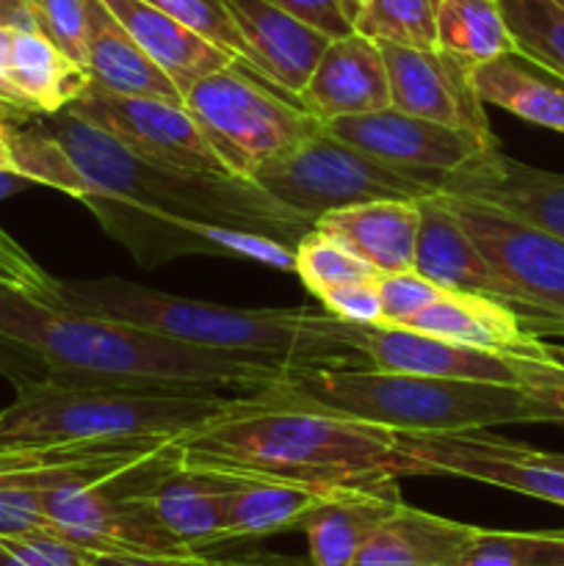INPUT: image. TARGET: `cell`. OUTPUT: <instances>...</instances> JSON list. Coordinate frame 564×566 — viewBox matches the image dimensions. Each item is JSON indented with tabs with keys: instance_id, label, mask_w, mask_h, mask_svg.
<instances>
[{
	"instance_id": "obj_15",
	"label": "cell",
	"mask_w": 564,
	"mask_h": 566,
	"mask_svg": "<svg viewBox=\"0 0 564 566\" xmlns=\"http://www.w3.org/2000/svg\"><path fill=\"white\" fill-rule=\"evenodd\" d=\"M224 6L243 39V61L299 99L330 36L269 0H224Z\"/></svg>"
},
{
	"instance_id": "obj_47",
	"label": "cell",
	"mask_w": 564,
	"mask_h": 566,
	"mask_svg": "<svg viewBox=\"0 0 564 566\" xmlns=\"http://www.w3.org/2000/svg\"><path fill=\"white\" fill-rule=\"evenodd\" d=\"M0 25L14 31H36L31 0H0Z\"/></svg>"
},
{
	"instance_id": "obj_49",
	"label": "cell",
	"mask_w": 564,
	"mask_h": 566,
	"mask_svg": "<svg viewBox=\"0 0 564 566\" xmlns=\"http://www.w3.org/2000/svg\"><path fill=\"white\" fill-rule=\"evenodd\" d=\"M28 186H33V182L28 180V177L17 175V171H3V169H0V202H3V199H9V197H14V193L25 191Z\"/></svg>"
},
{
	"instance_id": "obj_2",
	"label": "cell",
	"mask_w": 564,
	"mask_h": 566,
	"mask_svg": "<svg viewBox=\"0 0 564 566\" xmlns=\"http://www.w3.org/2000/svg\"><path fill=\"white\" fill-rule=\"evenodd\" d=\"M180 459L186 468L274 481L315 495L398 492V479L409 475L396 429L288 407L271 401L265 390L180 437Z\"/></svg>"
},
{
	"instance_id": "obj_3",
	"label": "cell",
	"mask_w": 564,
	"mask_h": 566,
	"mask_svg": "<svg viewBox=\"0 0 564 566\" xmlns=\"http://www.w3.org/2000/svg\"><path fill=\"white\" fill-rule=\"evenodd\" d=\"M50 304L142 326L191 346L269 359L288 370L370 368L363 324H348L324 307H224L169 296L119 276L59 280Z\"/></svg>"
},
{
	"instance_id": "obj_7",
	"label": "cell",
	"mask_w": 564,
	"mask_h": 566,
	"mask_svg": "<svg viewBox=\"0 0 564 566\" xmlns=\"http://www.w3.org/2000/svg\"><path fill=\"white\" fill-rule=\"evenodd\" d=\"M199 130L216 149L232 177L254 180L260 169L307 142L324 127L296 97L236 59L224 70L202 77L182 94Z\"/></svg>"
},
{
	"instance_id": "obj_10",
	"label": "cell",
	"mask_w": 564,
	"mask_h": 566,
	"mask_svg": "<svg viewBox=\"0 0 564 566\" xmlns=\"http://www.w3.org/2000/svg\"><path fill=\"white\" fill-rule=\"evenodd\" d=\"M490 269L509 293L531 335L564 337V241L503 210L442 193Z\"/></svg>"
},
{
	"instance_id": "obj_30",
	"label": "cell",
	"mask_w": 564,
	"mask_h": 566,
	"mask_svg": "<svg viewBox=\"0 0 564 566\" xmlns=\"http://www.w3.org/2000/svg\"><path fill=\"white\" fill-rule=\"evenodd\" d=\"M437 48L468 64L492 61L518 50L498 0H440Z\"/></svg>"
},
{
	"instance_id": "obj_29",
	"label": "cell",
	"mask_w": 564,
	"mask_h": 566,
	"mask_svg": "<svg viewBox=\"0 0 564 566\" xmlns=\"http://www.w3.org/2000/svg\"><path fill=\"white\" fill-rule=\"evenodd\" d=\"M324 495L299 490V486L274 484V481L241 479L227 501L224 542L263 539L299 528L304 514Z\"/></svg>"
},
{
	"instance_id": "obj_4",
	"label": "cell",
	"mask_w": 564,
	"mask_h": 566,
	"mask_svg": "<svg viewBox=\"0 0 564 566\" xmlns=\"http://www.w3.org/2000/svg\"><path fill=\"white\" fill-rule=\"evenodd\" d=\"M36 119L64 153L66 166L59 191L77 202L108 197L127 208L153 213L155 219L254 230L288 247H296L299 238L313 227L307 216L282 205L254 180L186 175L155 166L70 111Z\"/></svg>"
},
{
	"instance_id": "obj_25",
	"label": "cell",
	"mask_w": 564,
	"mask_h": 566,
	"mask_svg": "<svg viewBox=\"0 0 564 566\" xmlns=\"http://www.w3.org/2000/svg\"><path fill=\"white\" fill-rule=\"evenodd\" d=\"M86 6V70L92 83L116 94L160 97L182 103L175 83L142 53L130 33L119 25L103 0H83Z\"/></svg>"
},
{
	"instance_id": "obj_37",
	"label": "cell",
	"mask_w": 564,
	"mask_h": 566,
	"mask_svg": "<svg viewBox=\"0 0 564 566\" xmlns=\"http://www.w3.org/2000/svg\"><path fill=\"white\" fill-rule=\"evenodd\" d=\"M144 3L186 22L188 28H194L205 39L230 50L236 59L243 61V39L232 22L230 11H227L224 0H144Z\"/></svg>"
},
{
	"instance_id": "obj_54",
	"label": "cell",
	"mask_w": 564,
	"mask_h": 566,
	"mask_svg": "<svg viewBox=\"0 0 564 566\" xmlns=\"http://www.w3.org/2000/svg\"><path fill=\"white\" fill-rule=\"evenodd\" d=\"M547 457H551L553 464H558V468H564V453H551V451H547Z\"/></svg>"
},
{
	"instance_id": "obj_23",
	"label": "cell",
	"mask_w": 564,
	"mask_h": 566,
	"mask_svg": "<svg viewBox=\"0 0 564 566\" xmlns=\"http://www.w3.org/2000/svg\"><path fill=\"white\" fill-rule=\"evenodd\" d=\"M476 528L398 503L352 566H462Z\"/></svg>"
},
{
	"instance_id": "obj_27",
	"label": "cell",
	"mask_w": 564,
	"mask_h": 566,
	"mask_svg": "<svg viewBox=\"0 0 564 566\" xmlns=\"http://www.w3.org/2000/svg\"><path fill=\"white\" fill-rule=\"evenodd\" d=\"M407 329L462 346L484 348L495 354L523 352L536 335L525 329L518 310L479 293H442L437 302L420 310Z\"/></svg>"
},
{
	"instance_id": "obj_12",
	"label": "cell",
	"mask_w": 564,
	"mask_h": 566,
	"mask_svg": "<svg viewBox=\"0 0 564 566\" xmlns=\"http://www.w3.org/2000/svg\"><path fill=\"white\" fill-rule=\"evenodd\" d=\"M398 446L407 457L409 475H457L564 509V468L553 464L547 451L503 440L487 429L448 434L398 431Z\"/></svg>"
},
{
	"instance_id": "obj_43",
	"label": "cell",
	"mask_w": 564,
	"mask_h": 566,
	"mask_svg": "<svg viewBox=\"0 0 564 566\" xmlns=\"http://www.w3.org/2000/svg\"><path fill=\"white\" fill-rule=\"evenodd\" d=\"M321 307L330 310L348 324H382V298L376 287V276L354 280L346 285L330 287L318 296Z\"/></svg>"
},
{
	"instance_id": "obj_51",
	"label": "cell",
	"mask_w": 564,
	"mask_h": 566,
	"mask_svg": "<svg viewBox=\"0 0 564 566\" xmlns=\"http://www.w3.org/2000/svg\"><path fill=\"white\" fill-rule=\"evenodd\" d=\"M0 119L6 122H22V119H31V116L25 114V111L14 108L11 103H6V99H0Z\"/></svg>"
},
{
	"instance_id": "obj_45",
	"label": "cell",
	"mask_w": 564,
	"mask_h": 566,
	"mask_svg": "<svg viewBox=\"0 0 564 566\" xmlns=\"http://www.w3.org/2000/svg\"><path fill=\"white\" fill-rule=\"evenodd\" d=\"M0 376L14 387H25L33 381L50 379V370L36 352L0 332Z\"/></svg>"
},
{
	"instance_id": "obj_33",
	"label": "cell",
	"mask_w": 564,
	"mask_h": 566,
	"mask_svg": "<svg viewBox=\"0 0 564 566\" xmlns=\"http://www.w3.org/2000/svg\"><path fill=\"white\" fill-rule=\"evenodd\" d=\"M462 566H564V531L476 528Z\"/></svg>"
},
{
	"instance_id": "obj_21",
	"label": "cell",
	"mask_w": 564,
	"mask_h": 566,
	"mask_svg": "<svg viewBox=\"0 0 564 566\" xmlns=\"http://www.w3.org/2000/svg\"><path fill=\"white\" fill-rule=\"evenodd\" d=\"M418 224V199H374L330 210L313 227L337 238L376 274H396L415 269Z\"/></svg>"
},
{
	"instance_id": "obj_16",
	"label": "cell",
	"mask_w": 564,
	"mask_h": 566,
	"mask_svg": "<svg viewBox=\"0 0 564 566\" xmlns=\"http://www.w3.org/2000/svg\"><path fill=\"white\" fill-rule=\"evenodd\" d=\"M440 191L490 205L564 241V175L520 164L501 147L451 171Z\"/></svg>"
},
{
	"instance_id": "obj_13",
	"label": "cell",
	"mask_w": 564,
	"mask_h": 566,
	"mask_svg": "<svg viewBox=\"0 0 564 566\" xmlns=\"http://www.w3.org/2000/svg\"><path fill=\"white\" fill-rule=\"evenodd\" d=\"M326 130L341 142L363 149L365 155L398 169L437 177L442 186L451 171L464 169L490 149L501 147L495 133L462 130V127L437 125L398 108L368 111V114L337 116L326 122Z\"/></svg>"
},
{
	"instance_id": "obj_6",
	"label": "cell",
	"mask_w": 564,
	"mask_h": 566,
	"mask_svg": "<svg viewBox=\"0 0 564 566\" xmlns=\"http://www.w3.org/2000/svg\"><path fill=\"white\" fill-rule=\"evenodd\" d=\"M238 401L243 398L33 381L17 387L14 403L0 409V468L36 453L70 451L100 440H180L230 412Z\"/></svg>"
},
{
	"instance_id": "obj_36",
	"label": "cell",
	"mask_w": 564,
	"mask_h": 566,
	"mask_svg": "<svg viewBox=\"0 0 564 566\" xmlns=\"http://www.w3.org/2000/svg\"><path fill=\"white\" fill-rule=\"evenodd\" d=\"M188 230L208 247L210 254H219V258L252 260V263L269 265V269L276 271L296 269L293 247L271 235H263V232L238 230V227L224 224H199V221H188Z\"/></svg>"
},
{
	"instance_id": "obj_39",
	"label": "cell",
	"mask_w": 564,
	"mask_h": 566,
	"mask_svg": "<svg viewBox=\"0 0 564 566\" xmlns=\"http://www.w3.org/2000/svg\"><path fill=\"white\" fill-rule=\"evenodd\" d=\"M376 287H379L382 298V324L387 326H407L420 310H426L446 293L442 287L424 280L415 269L376 274Z\"/></svg>"
},
{
	"instance_id": "obj_42",
	"label": "cell",
	"mask_w": 564,
	"mask_h": 566,
	"mask_svg": "<svg viewBox=\"0 0 564 566\" xmlns=\"http://www.w3.org/2000/svg\"><path fill=\"white\" fill-rule=\"evenodd\" d=\"M0 282L39 298V302H50L59 280H53L44 269H39L36 260L0 227Z\"/></svg>"
},
{
	"instance_id": "obj_46",
	"label": "cell",
	"mask_w": 564,
	"mask_h": 566,
	"mask_svg": "<svg viewBox=\"0 0 564 566\" xmlns=\"http://www.w3.org/2000/svg\"><path fill=\"white\" fill-rule=\"evenodd\" d=\"M92 566H213L202 553H97Z\"/></svg>"
},
{
	"instance_id": "obj_5",
	"label": "cell",
	"mask_w": 564,
	"mask_h": 566,
	"mask_svg": "<svg viewBox=\"0 0 564 566\" xmlns=\"http://www.w3.org/2000/svg\"><path fill=\"white\" fill-rule=\"evenodd\" d=\"M269 398L288 407L335 412L412 434L481 431L506 423H551L523 387L435 379L396 370H291Z\"/></svg>"
},
{
	"instance_id": "obj_20",
	"label": "cell",
	"mask_w": 564,
	"mask_h": 566,
	"mask_svg": "<svg viewBox=\"0 0 564 566\" xmlns=\"http://www.w3.org/2000/svg\"><path fill=\"white\" fill-rule=\"evenodd\" d=\"M103 3L180 94L236 61L230 50L219 48L186 22L175 20L144 0H103Z\"/></svg>"
},
{
	"instance_id": "obj_17",
	"label": "cell",
	"mask_w": 564,
	"mask_h": 566,
	"mask_svg": "<svg viewBox=\"0 0 564 566\" xmlns=\"http://www.w3.org/2000/svg\"><path fill=\"white\" fill-rule=\"evenodd\" d=\"M363 346L376 370L518 387V374L503 354L442 340L407 326L363 324Z\"/></svg>"
},
{
	"instance_id": "obj_14",
	"label": "cell",
	"mask_w": 564,
	"mask_h": 566,
	"mask_svg": "<svg viewBox=\"0 0 564 566\" xmlns=\"http://www.w3.org/2000/svg\"><path fill=\"white\" fill-rule=\"evenodd\" d=\"M382 50L390 83V105L404 114L462 127V130L490 136V119L484 103L470 83L468 61L446 50H418L407 44L376 42Z\"/></svg>"
},
{
	"instance_id": "obj_40",
	"label": "cell",
	"mask_w": 564,
	"mask_h": 566,
	"mask_svg": "<svg viewBox=\"0 0 564 566\" xmlns=\"http://www.w3.org/2000/svg\"><path fill=\"white\" fill-rule=\"evenodd\" d=\"M50 531L42 509V492L17 473H0V539Z\"/></svg>"
},
{
	"instance_id": "obj_26",
	"label": "cell",
	"mask_w": 564,
	"mask_h": 566,
	"mask_svg": "<svg viewBox=\"0 0 564 566\" xmlns=\"http://www.w3.org/2000/svg\"><path fill=\"white\" fill-rule=\"evenodd\" d=\"M401 503L398 492L346 490L324 495L299 528L307 534L313 566H352L368 536Z\"/></svg>"
},
{
	"instance_id": "obj_31",
	"label": "cell",
	"mask_w": 564,
	"mask_h": 566,
	"mask_svg": "<svg viewBox=\"0 0 564 566\" xmlns=\"http://www.w3.org/2000/svg\"><path fill=\"white\" fill-rule=\"evenodd\" d=\"M523 55L564 81V9L556 0H498Z\"/></svg>"
},
{
	"instance_id": "obj_1",
	"label": "cell",
	"mask_w": 564,
	"mask_h": 566,
	"mask_svg": "<svg viewBox=\"0 0 564 566\" xmlns=\"http://www.w3.org/2000/svg\"><path fill=\"white\" fill-rule=\"evenodd\" d=\"M0 332L42 357L64 385L258 396L291 370L241 354L191 346L153 329L39 302L0 282Z\"/></svg>"
},
{
	"instance_id": "obj_18",
	"label": "cell",
	"mask_w": 564,
	"mask_h": 566,
	"mask_svg": "<svg viewBox=\"0 0 564 566\" xmlns=\"http://www.w3.org/2000/svg\"><path fill=\"white\" fill-rule=\"evenodd\" d=\"M299 103L324 125L337 116L390 108V83L379 44L357 31L330 39Z\"/></svg>"
},
{
	"instance_id": "obj_38",
	"label": "cell",
	"mask_w": 564,
	"mask_h": 566,
	"mask_svg": "<svg viewBox=\"0 0 564 566\" xmlns=\"http://www.w3.org/2000/svg\"><path fill=\"white\" fill-rule=\"evenodd\" d=\"M36 31L75 64L86 66V6L83 0H31Z\"/></svg>"
},
{
	"instance_id": "obj_11",
	"label": "cell",
	"mask_w": 564,
	"mask_h": 566,
	"mask_svg": "<svg viewBox=\"0 0 564 566\" xmlns=\"http://www.w3.org/2000/svg\"><path fill=\"white\" fill-rule=\"evenodd\" d=\"M64 111L92 122L138 158L186 175L232 177L182 103L116 94L88 83Z\"/></svg>"
},
{
	"instance_id": "obj_44",
	"label": "cell",
	"mask_w": 564,
	"mask_h": 566,
	"mask_svg": "<svg viewBox=\"0 0 564 566\" xmlns=\"http://www.w3.org/2000/svg\"><path fill=\"white\" fill-rule=\"evenodd\" d=\"M269 3L291 11L293 17L304 20L307 25L318 28L330 39L348 36L354 31V22L348 17L343 0H269Z\"/></svg>"
},
{
	"instance_id": "obj_22",
	"label": "cell",
	"mask_w": 564,
	"mask_h": 566,
	"mask_svg": "<svg viewBox=\"0 0 564 566\" xmlns=\"http://www.w3.org/2000/svg\"><path fill=\"white\" fill-rule=\"evenodd\" d=\"M241 479L216 470L186 468L180 459L175 470L153 490V509L164 528L194 553L224 545L227 501Z\"/></svg>"
},
{
	"instance_id": "obj_41",
	"label": "cell",
	"mask_w": 564,
	"mask_h": 566,
	"mask_svg": "<svg viewBox=\"0 0 564 566\" xmlns=\"http://www.w3.org/2000/svg\"><path fill=\"white\" fill-rule=\"evenodd\" d=\"M6 545L28 566H92L97 553L64 539L55 531H33L22 536H6Z\"/></svg>"
},
{
	"instance_id": "obj_50",
	"label": "cell",
	"mask_w": 564,
	"mask_h": 566,
	"mask_svg": "<svg viewBox=\"0 0 564 566\" xmlns=\"http://www.w3.org/2000/svg\"><path fill=\"white\" fill-rule=\"evenodd\" d=\"M11 130H14V122L0 119V169L14 171V158H11Z\"/></svg>"
},
{
	"instance_id": "obj_32",
	"label": "cell",
	"mask_w": 564,
	"mask_h": 566,
	"mask_svg": "<svg viewBox=\"0 0 564 566\" xmlns=\"http://www.w3.org/2000/svg\"><path fill=\"white\" fill-rule=\"evenodd\" d=\"M437 6L440 0H365L354 31L374 42L437 50Z\"/></svg>"
},
{
	"instance_id": "obj_35",
	"label": "cell",
	"mask_w": 564,
	"mask_h": 566,
	"mask_svg": "<svg viewBox=\"0 0 564 566\" xmlns=\"http://www.w3.org/2000/svg\"><path fill=\"white\" fill-rule=\"evenodd\" d=\"M518 374V387L547 409L551 423L564 426V346L534 337L523 352L503 354Z\"/></svg>"
},
{
	"instance_id": "obj_48",
	"label": "cell",
	"mask_w": 564,
	"mask_h": 566,
	"mask_svg": "<svg viewBox=\"0 0 564 566\" xmlns=\"http://www.w3.org/2000/svg\"><path fill=\"white\" fill-rule=\"evenodd\" d=\"M11 39H14V28H6L0 25V99H6V103H11L14 108H20V105L14 103V97H11V86H9V59H11ZM22 111V108H20ZM28 114V111H25ZM31 116V114H28Z\"/></svg>"
},
{
	"instance_id": "obj_55",
	"label": "cell",
	"mask_w": 564,
	"mask_h": 566,
	"mask_svg": "<svg viewBox=\"0 0 564 566\" xmlns=\"http://www.w3.org/2000/svg\"><path fill=\"white\" fill-rule=\"evenodd\" d=\"M556 3H558V6H562V9H564V0H556Z\"/></svg>"
},
{
	"instance_id": "obj_24",
	"label": "cell",
	"mask_w": 564,
	"mask_h": 566,
	"mask_svg": "<svg viewBox=\"0 0 564 566\" xmlns=\"http://www.w3.org/2000/svg\"><path fill=\"white\" fill-rule=\"evenodd\" d=\"M470 83L484 105L564 136V81L520 50L473 64Z\"/></svg>"
},
{
	"instance_id": "obj_53",
	"label": "cell",
	"mask_w": 564,
	"mask_h": 566,
	"mask_svg": "<svg viewBox=\"0 0 564 566\" xmlns=\"http://www.w3.org/2000/svg\"><path fill=\"white\" fill-rule=\"evenodd\" d=\"M363 3H365V0H343V6H346V11H348V17H352V22H354V17L359 14V9H363Z\"/></svg>"
},
{
	"instance_id": "obj_8",
	"label": "cell",
	"mask_w": 564,
	"mask_h": 566,
	"mask_svg": "<svg viewBox=\"0 0 564 566\" xmlns=\"http://www.w3.org/2000/svg\"><path fill=\"white\" fill-rule=\"evenodd\" d=\"M180 464V440L94 484L42 492L50 531L92 553H194L177 542L153 509V490Z\"/></svg>"
},
{
	"instance_id": "obj_19",
	"label": "cell",
	"mask_w": 564,
	"mask_h": 566,
	"mask_svg": "<svg viewBox=\"0 0 564 566\" xmlns=\"http://www.w3.org/2000/svg\"><path fill=\"white\" fill-rule=\"evenodd\" d=\"M415 271L448 293H479L509 304V293L440 191L418 199Z\"/></svg>"
},
{
	"instance_id": "obj_52",
	"label": "cell",
	"mask_w": 564,
	"mask_h": 566,
	"mask_svg": "<svg viewBox=\"0 0 564 566\" xmlns=\"http://www.w3.org/2000/svg\"><path fill=\"white\" fill-rule=\"evenodd\" d=\"M0 566H28V564L22 562V558L17 556V553L11 551L3 539H0Z\"/></svg>"
},
{
	"instance_id": "obj_34",
	"label": "cell",
	"mask_w": 564,
	"mask_h": 566,
	"mask_svg": "<svg viewBox=\"0 0 564 566\" xmlns=\"http://www.w3.org/2000/svg\"><path fill=\"white\" fill-rule=\"evenodd\" d=\"M293 258H296L293 274H299V280L315 298L330 287L376 276V271L365 260H359L352 249H346L337 238L318 230V227H310L299 238V243L293 247Z\"/></svg>"
},
{
	"instance_id": "obj_9",
	"label": "cell",
	"mask_w": 564,
	"mask_h": 566,
	"mask_svg": "<svg viewBox=\"0 0 564 566\" xmlns=\"http://www.w3.org/2000/svg\"><path fill=\"white\" fill-rule=\"evenodd\" d=\"M254 182L296 213L318 221L330 210L374 199H420L440 191V180L376 160L341 142L326 127L285 158L254 175Z\"/></svg>"
},
{
	"instance_id": "obj_28",
	"label": "cell",
	"mask_w": 564,
	"mask_h": 566,
	"mask_svg": "<svg viewBox=\"0 0 564 566\" xmlns=\"http://www.w3.org/2000/svg\"><path fill=\"white\" fill-rule=\"evenodd\" d=\"M92 83L86 66L61 53L42 31H14L9 59L11 97L31 116L59 114Z\"/></svg>"
}]
</instances>
